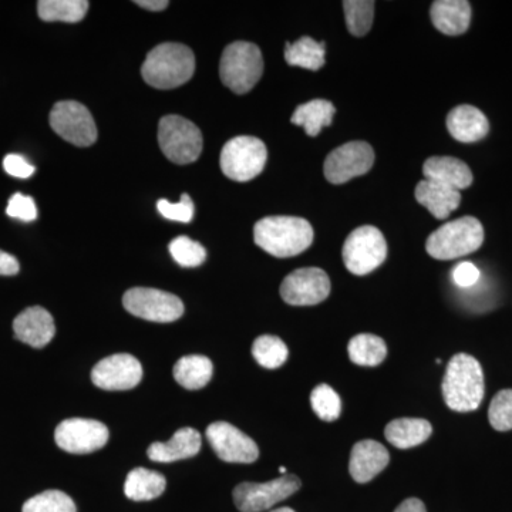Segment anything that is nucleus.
I'll list each match as a JSON object with an SVG mask.
<instances>
[{
    "label": "nucleus",
    "instance_id": "3",
    "mask_svg": "<svg viewBox=\"0 0 512 512\" xmlns=\"http://www.w3.org/2000/svg\"><path fill=\"white\" fill-rule=\"evenodd\" d=\"M194 72V53L181 43H163L154 47L141 67L144 82L160 90L183 86Z\"/></svg>",
    "mask_w": 512,
    "mask_h": 512
},
{
    "label": "nucleus",
    "instance_id": "22",
    "mask_svg": "<svg viewBox=\"0 0 512 512\" xmlns=\"http://www.w3.org/2000/svg\"><path fill=\"white\" fill-rule=\"evenodd\" d=\"M434 28L447 36H458L470 28L471 5L466 0H437L431 5Z\"/></svg>",
    "mask_w": 512,
    "mask_h": 512
},
{
    "label": "nucleus",
    "instance_id": "12",
    "mask_svg": "<svg viewBox=\"0 0 512 512\" xmlns=\"http://www.w3.org/2000/svg\"><path fill=\"white\" fill-rule=\"evenodd\" d=\"M375 151L365 141H350L333 150L325 161V177L330 184H345L370 171Z\"/></svg>",
    "mask_w": 512,
    "mask_h": 512
},
{
    "label": "nucleus",
    "instance_id": "6",
    "mask_svg": "<svg viewBox=\"0 0 512 512\" xmlns=\"http://www.w3.org/2000/svg\"><path fill=\"white\" fill-rule=\"evenodd\" d=\"M158 144L174 164H191L201 156L204 140L200 128L180 116H165L158 124Z\"/></svg>",
    "mask_w": 512,
    "mask_h": 512
},
{
    "label": "nucleus",
    "instance_id": "36",
    "mask_svg": "<svg viewBox=\"0 0 512 512\" xmlns=\"http://www.w3.org/2000/svg\"><path fill=\"white\" fill-rule=\"evenodd\" d=\"M488 420L497 431L512 430V390H501L495 394L488 409Z\"/></svg>",
    "mask_w": 512,
    "mask_h": 512
},
{
    "label": "nucleus",
    "instance_id": "40",
    "mask_svg": "<svg viewBox=\"0 0 512 512\" xmlns=\"http://www.w3.org/2000/svg\"><path fill=\"white\" fill-rule=\"evenodd\" d=\"M481 272L471 262H461L453 271V279L460 288H471L480 281Z\"/></svg>",
    "mask_w": 512,
    "mask_h": 512
},
{
    "label": "nucleus",
    "instance_id": "18",
    "mask_svg": "<svg viewBox=\"0 0 512 512\" xmlns=\"http://www.w3.org/2000/svg\"><path fill=\"white\" fill-rule=\"evenodd\" d=\"M389 461V451L383 444L375 440L359 441L353 446L350 454V476L356 483H369L389 466Z\"/></svg>",
    "mask_w": 512,
    "mask_h": 512
},
{
    "label": "nucleus",
    "instance_id": "37",
    "mask_svg": "<svg viewBox=\"0 0 512 512\" xmlns=\"http://www.w3.org/2000/svg\"><path fill=\"white\" fill-rule=\"evenodd\" d=\"M157 208L160 214L167 218V220L187 224V222H191L192 218H194V204H192L188 194H184L181 197V201L177 202V204L167 200H160L157 202Z\"/></svg>",
    "mask_w": 512,
    "mask_h": 512
},
{
    "label": "nucleus",
    "instance_id": "19",
    "mask_svg": "<svg viewBox=\"0 0 512 512\" xmlns=\"http://www.w3.org/2000/svg\"><path fill=\"white\" fill-rule=\"evenodd\" d=\"M426 180L451 190H466L473 184V173L464 161L454 157H431L423 165Z\"/></svg>",
    "mask_w": 512,
    "mask_h": 512
},
{
    "label": "nucleus",
    "instance_id": "30",
    "mask_svg": "<svg viewBox=\"0 0 512 512\" xmlns=\"http://www.w3.org/2000/svg\"><path fill=\"white\" fill-rule=\"evenodd\" d=\"M348 352L355 365L375 367L386 359L387 346L379 336L363 333L350 340Z\"/></svg>",
    "mask_w": 512,
    "mask_h": 512
},
{
    "label": "nucleus",
    "instance_id": "7",
    "mask_svg": "<svg viewBox=\"0 0 512 512\" xmlns=\"http://www.w3.org/2000/svg\"><path fill=\"white\" fill-rule=\"evenodd\" d=\"M268 151L264 141L251 136L229 140L221 151V170L231 180L247 183L264 171Z\"/></svg>",
    "mask_w": 512,
    "mask_h": 512
},
{
    "label": "nucleus",
    "instance_id": "33",
    "mask_svg": "<svg viewBox=\"0 0 512 512\" xmlns=\"http://www.w3.org/2000/svg\"><path fill=\"white\" fill-rule=\"evenodd\" d=\"M23 512H77L76 504L63 491L49 490L26 501Z\"/></svg>",
    "mask_w": 512,
    "mask_h": 512
},
{
    "label": "nucleus",
    "instance_id": "42",
    "mask_svg": "<svg viewBox=\"0 0 512 512\" xmlns=\"http://www.w3.org/2000/svg\"><path fill=\"white\" fill-rule=\"evenodd\" d=\"M394 512H427L426 505L419 498H409L403 501Z\"/></svg>",
    "mask_w": 512,
    "mask_h": 512
},
{
    "label": "nucleus",
    "instance_id": "9",
    "mask_svg": "<svg viewBox=\"0 0 512 512\" xmlns=\"http://www.w3.org/2000/svg\"><path fill=\"white\" fill-rule=\"evenodd\" d=\"M53 131L77 147L93 146L97 140V127L89 109L79 101H59L50 111Z\"/></svg>",
    "mask_w": 512,
    "mask_h": 512
},
{
    "label": "nucleus",
    "instance_id": "27",
    "mask_svg": "<svg viewBox=\"0 0 512 512\" xmlns=\"http://www.w3.org/2000/svg\"><path fill=\"white\" fill-rule=\"evenodd\" d=\"M214 366L208 357L191 355L181 357L174 366V377L178 384L188 390H198L207 386L212 379Z\"/></svg>",
    "mask_w": 512,
    "mask_h": 512
},
{
    "label": "nucleus",
    "instance_id": "28",
    "mask_svg": "<svg viewBox=\"0 0 512 512\" xmlns=\"http://www.w3.org/2000/svg\"><path fill=\"white\" fill-rule=\"evenodd\" d=\"M325 42H316L312 37H301L295 43H286L285 60L289 66L318 72L325 66Z\"/></svg>",
    "mask_w": 512,
    "mask_h": 512
},
{
    "label": "nucleus",
    "instance_id": "4",
    "mask_svg": "<svg viewBox=\"0 0 512 512\" xmlns=\"http://www.w3.org/2000/svg\"><path fill=\"white\" fill-rule=\"evenodd\" d=\"M484 242V228L474 217L447 222L434 231L426 242L431 258L451 261L478 251Z\"/></svg>",
    "mask_w": 512,
    "mask_h": 512
},
{
    "label": "nucleus",
    "instance_id": "11",
    "mask_svg": "<svg viewBox=\"0 0 512 512\" xmlns=\"http://www.w3.org/2000/svg\"><path fill=\"white\" fill-rule=\"evenodd\" d=\"M301 488V480L293 474L268 483H242L234 490L235 505L241 512H262L291 497Z\"/></svg>",
    "mask_w": 512,
    "mask_h": 512
},
{
    "label": "nucleus",
    "instance_id": "32",
    "mask_svg": "<svg viewBox=\"0 0 512 512\" xmlns=\"http://www.w3.org/2000/svg\"><path fill=\"white\" fill-rule=\"evenodd\" d=\"M346 25L353 36L362 37L372 29L375 18V2L372 0H345Z\"/></svg>",
    "mask_w": 512,
    "mask_h": 512
},
{
    "label": "nucleus",
    "instance_id": "24",
    "mask_svg": "<svg viewBox=\"0 0 512 512\" xmlns=\"http://www.w3.org/2000/svg\"><path fill=\"white\" fill-rule=\"evenodd\" d=\"M433 433L430 421L423 419H397L387 424L384 436L400 450L420 446Z\"/></svg>",
    "mask_w": 512,
    "mask_h": 512
},
{
    "label": "nucleus",
    "instance_id": "31",
    "mask_svg": "<svg viewBox=\"0 0 512 512\" xmlns=\"http://www.w3.org/2000/svg\"><path fill=\"white\" fill-rule=\"evenodd\" d=\"M252 356L265 369H278L288 359V346L278 336H259L252 345Z\"/></svg>",
    "mask_w": 512,
    "mask_h": 512
},
{
    "label": "nucleus",
    "instance_id": "20",
    "mask_svg": "<svg viewBox=\"0 0 512 512\" xmlns=\"http://www.w3.org/2000/svg\"><path fill=\"white\" fill-rule=\"evenodd\" d=\"M446 124L448 133L460 143H477L490 131V123L483 111L467 104L451 110Z\"/></svg>",
    "mask_w": 512,
    "mask_h": 512
},
{
    "label": "nucleus",
    "instance_id": "10",
    "mask_svg": "<svg viewBox=\"0 0 512 512\" xmlns=\"http://www.w3.org/2000/svg\"><path fill=\"white\" fill-rule=\"evenodd\" d=\"M123 305L131 315L157 323L174 322L184 313V303L178 296L151 288L130 289L124 293Z\"/></svg>",
    "mask_w": 512,
    "mask_h": 512
},
{
    "label": "nucleus",
    "instance_id": "35",
    "mask_svg": "<svg viewBox=\"0 0 512 512\" xmlns=\"http://www.w3.org/2000/svg\"><path fill=\"white\" fill-rule=\"evenodd\" d=\"M170 254L174 261L184 268H197L204 264L207 259V251L200 242L192 241L188 237H178L173 239L170 244Z\"/></svg>",
    "mask_w": 512,
    "mask_h": 512
},
{
    "label": "nucleus",
    "instance_id": "29",
    "mask_svg": "<svg viewBox=\"0 0 512 512\" xmlns=\"http://www.w3.org/2000/svg\"><path fill=\"white\" fill-rule=\"evenodd\" d=\"M87 0H40L37 3L39 18L45 22H82L89 10Z\"/></svg>",
    "mask_w": 512,
    "mask_h": 512
},
{
    "label": "nucleus",
    "instance_id": "39",
    "mask_svg": "<svg viewBox=\"0 0 512 512\" xmlns=\"http://www.w3.org/2000/svg\"><path fill=\"white\" fill-rule=\"evenodd\" d=\"M6 173L16 178H29L35 173V167L19 154H8L3 160Z\"/></svg>",
    "mask_w": 512,
    "mask_h": 512
},
{
    "label": "nucleus",
    "instance_id": "44",
    "mask_svg": "<svg viewBox=\"0 0 512 512\" xmlns=\"http://www.w3.org/2000/svg\"><path fill=\"white\" fill-rule=\"evenodd\" d=\"M271 512H295V511H293L292 508L284 507V508H278V510H274Z\"/></svg>",
    "mask_w": 512,
    "mask_h": 512
},
{
    "label": "nucleus",
    "instance_id": "1",
    "mask_svg": "<svg viewBox=\"0 0 512 512\" xmlns=\"http://www.w3.org/2000/svg\"><path fill=\"white\" fill-rule=\"evenodd\" d=\"M444 402L458 413L474 412L484 399L483 367L476 357L458 353L448 362L443 379Z\"/></svg>",
    "mask_w": 512,
    "mask_h": 512
},
{
    "label": "nucleus",
    "instance_id": "26",
    "mask_svg": "<svg viewBox=\"0 0 512 512\" xmlns=\"http://www.w3.org/2000/svg\"><path fill=\"white\" fill-rule=\"evenodd\" d=\"M167 487L163 474L147 468L130 471L124 484V493L133 501H150L160 497Z\"/></svg>",
    "mask_w": 512,
    "mask_h": 512
},
{
    "label": "nucleus",
    "instance_id": "41",
    "mask_svg": "<svg viewBox=\"0 0 512 512\" xmlns=\"http://www.w3.org/2000/svg\"><path fill=\"white\" fill-rule=\"evenodd\" d=\"M20 265L15 256L0 251V275L13 276L19 274Z\"/></svg>",
    "mask_w": 512,
    "mask_h": 512
},
{
    "label": "nucleus",
    "instance_id": "2",
    "mask_svg": "<svg viewBox=\"0 0 512 512\" xmlns=\"http://www.w3.org/2000/svg\"><path fill=\"white\" fill-rule=\"evenodd\" d=\"M255 244L276 258H291L305 252L313 242V228L298 217H266L254 227Z\"/></svg>",
    "mask_w": 512,
    "mask_h": 512
},
{
    "label": "nucleus",
    "instance_id": "13",
    "mask_svg": "<svg viewBox=\"0 0 512 512\" xmlns=\"http://www.w3.org/2000/svg\"><path fill=\"white\" fill-rule=\"evenodd\" d=\"M330 279L323 269L301 268L293 271L281 285L282 299L292 306H313L328 299Z\"/></svg>",
    "mask_w": 512,
    "mask_h": 512
},
{
    "label": "nucleus",
    "instance_id": "21",
    "mask_svg": "<svg viewBox=\"0 0 512 512\" xmlns=\"http://www.w3.org/2000/svg\"><path fill=\"white\" fill-rule=\"evenodd\" d=\"M202 444L201 434L191 427H184L171 437L167 443H153L148 447L147 454L150 460L156 463H173L197 456Z\"/></svg>",
    "mask_w": 512,
    "mask_h": 512
},
{
    "label": "nucleus",
    "instance_id": "5",
    "mask_svg": "<svg viewBox=\"0 0 512 512\" xmlns=\"http://www.w3.org/2000/svg\"><path fill=\"white\" fill-rule=\"evenodd\" d=\"M264 59L254 43L234 42L225 47L220 63L222 83L235 94H247L261 80Z\"/></svg>",
    "mask_w": 512,
    "mask_h": 512
},
{
    "label": "nucleus",
    "instance_id": "23",
    "mask_svg": "<svg viewBox=\"0 0 512 512\" xmlns=\"http://www.w3.org/2000/svg\"><path fill=\"white\" fill-rule=\"evenodd\" d=\"M416 200L426 207L437 220H446L451 212L460 207V191L451 190L444 185L423 180L417 184Z\"/></svg>",
    "mask_w": 512,
    "mask_h": 512
},
{
    "label": "nucleus",
    "instance_id": "45",
    "mask_svg": "<svg viewBox=\"0 0 512 512\" xmlns=\"http://www.w3.org/2000/svg\"><path fill=\"white\" fill-rule=\"evenodd\" d=\"M279 471H281V473L284 474V476H285V474H286V468L285 467L279 468Z\"/></svg>",
    "mask_w": 512,
    "mask_h": 512
},
{
    "label": "nucleus",
    "instance_id": "8",
    "mask_svg": "<svg viewBox=\"0 0 512 512\" xmlns=\"http://www.w3.org/2000/svg\"><path fill=\"white\" fill-rule=\"evenodd\" d=\"M343 262L353 275L363 276L375 271L387 258V242L380 229L363 225L350 232L343 245Z\"/></svg>",
    "mask_w": 512,
    "mask_h": 512
},
{
    "label": "nucleus",
    "instance_id": "25",
    "mask_svg": "<svg viewBox=\"0 0 512 512\" xmlns=\"http://www.w3.org/2000/svg\"><path fill=\"white\" fill-rule=\"evenodd\" d=\"M336 109L328 100L316 99L302 104L295 110L292 123L305 128L308 136H319L323 128L330 126Z\"/></svg>",
    "mask_w": 512,
    "mask_h": 512
},
{
    "label": "nucleus",
    "instance_id": "43",
    "mask_svg": "<svg viewBox=\"0 0 512 512\" xmlns=\"http://www.w3.org/2000/svg\"><path fill=\"white\" fill-rule=\"evenodd\" d=\"M136 5L151 12H160L167 8L168 2L167 0H137Z\"/></svg>",
    "mask_w": 512,
    "mask_h": 512
},
{
    "label": "nucleus",
    "instance_id": "16",
    "mask_svg": "<svg viewBox=\"0 0 512 512\" xmlns=\"http://www.w3.org/2000/svg\"><path fill=\"white\" fill-rule=\"evenodd\" d=\"M143 379V367L136 357L119 353L106 357L94 366L93 383L103 390H130Z\"/></svg>",
    "mask_w": 512,
    "mask_h": 512
},
{
    "label": "nucleus",
    "instance_id": "38",
    "mask_svg": "<svg viewBox=\"0 0 512 512\" xmlns=\"http://www.w3.org/2000/svg\"><path fill=\"white\" fill-rule=\"evenodd\" d=\"M6 214L10 218L15 220L32 222L37 218V208L35 201L32 197H26V195L18 194L13 195L9 200L8 208H6Z\"/></svg>",
    "mask_w": 512,
    "mask_h": 512
},
{
    "label": "nucleus",
    "instance_id": "15",
    "mask_svg": "<svg viewBox=\"0 0 512 512\" xmlns=\"http://www.w3.org/2000/svg\"><path fill=\"white\" fill-rule=\"evenodd\" d=\"M205 434L215 454L225 463L251 464L258 460L255 441L227 421L212 423Z\"/></svg>",
    "mask_w": 512,
    "mask_h": 512
},
{
    "label": "nucleus",
    "instance_id": "17",
    "mask_svg": "<svg viewBox=\"0 0 512 512\" xmlns=\"http://www.w3.org/2000/svg\"><path fill=\"white\" fill-rule=\"evenodd\" d=\"M13 332L20 342L36 349L45 348L55 338V320L42 306H32L13 320Z\"/></svg>",
    "mask_w": 512,
    "mask_h": 512
},
{
    "label": "nucleus",
    "instance_id": "34",
    "mask_svg": "<svg viewBox=\"0 0 512 512\" xmlns=\"http://www.w3.org/2000/svg\"><path fill=\"white\" fill-rule=\"evenodd\" d=\"M311 404L313 412L318 414L319 419L325 421L338 420L340 413H342V402H340L339 394L328 384H319L313 390Z\"/></svg>",
    "mask_w": 512,
    "mask_h": 512
},
{
    "label": "nucleus",
    "instance_id": "14",
    "mask_svg": "<svg viewBox=\"0 0 512 512\" xmlns=\"http://www.w3.org/2000/svg\"><path fill=\"white\" fill-rule=\"evenodd\" d=\"M57 446L67 453L89 454L100 450L109 441L106 424L90 419L64 420L55 431Z\"/></svg>",
    "mask_w": 512,
    "mask_h": 512
}]
</instances>
